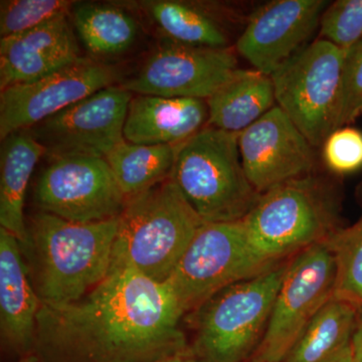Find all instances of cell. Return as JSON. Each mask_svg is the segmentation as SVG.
<instances>
[{"mask_svg":"<svg viewBox=\"0 0 362 362\" xmlns=\"http://www.w3.org/2000/svg\"><path fill=\"white\" fill-rule=\"evenodd\" d=\"M185 311L168 283L111 269L73 303L42 305L35 354L42 362H154L189 354Z\"/></svg>","mask_w":362,"mask_h":362,"instance_id":"1","label":"cell"},{"mask_svg":"<svg viewBox=\"0 0 362 362\" xmlns=\"http://www.w3.org/2000/svg\"><path fill=\"white\" fill-rule=\"evenodd\" d=\"M118 226L119 218L78 223L33 214L21 249L42 305L78 301L108 276Z\"/></svg>","mask_w":362,"mask_h":362,"instance_id":"2","label":"cell"},{"mask_svg":"<svg viewBox=\"0 0 362 362\" xmlns=\"http://www.w3.org/2000/svg\"><path fill=\"white\" fill-rule=\"evenodd\" d=\"M171 178L128 199L119 216L111 269L166 283L204 225Z\"/></svg>","mask_w":362,"mask_h":362,"instance_id":"3","label":"cell"},{"mask_svg":"<svg viewBox=\"0 0 362 362\" xmlns=\"http://www.w3.org/2000/svg\"><path fill=\"white\" fill-rule=\"evenodd\" d=\"M289 261L223 288L185 315L195 361H251L265 335Z\"/></svg>","mask_w":362,"mask_h":362,"instance_id":"4","label":"cell"},{"mask_svg":"<svg viewBox=\"0 0 362 362\" xmlns=\"http://www.w3.org/2000/svg\"><path fill=\"white\" fill-rule=\"evenodd\" d=\"M340 209L333 183L311 173L262 194L243 221L255 249L280 263L329 239L341 228Z\"/></svg>","mask_w":362,"mask_h":362,"instance_id":"5","label":"cell"},{"mask_svg":"<svg viewBox=\"0 0 362 362\" xmlns=\"http://www.w3.org/2000/svg\"><path fill=\"white\" fill-rule=\"evenodd\" d=\"M170 178L204 223L243 221L261 197L243 168L239 134L209 126L178 145Z\"/></svg>","mask_w":362,"mask_h":362,"instance_id":"6","label":"cell"},{"mask_svg":"<svg viewBox=\"0 0 362 362\" xmlns=\"http://www.w3.org/2000/svg\"><path fill=\"white\" fill-rule=\"evenodd\" d=\"M277 264L255 249L244 221L206 223L166 283L187 315L223 288Z\"/></svg>","mask_w":362,"mask_h":362,"instance_id":"7","label":"cell"},{"mask_svg":"<svg viewBox=\"0 0 362 362\" xmlns=\"http://www.w3.org/2000/svg\"><path fill=\"white\" fill-rule=\"evenodd\" d=\"M345 54L318 39L271 76L277 106L315 148L337 128Z\"/></svg>","mask_w":362,"mask_h":362,"instance_id":"8","label":"cell"},{"mask_svg":"<svg viewBox=\"0 0 362 362\" xmlns=\"http://www.w3.org/2000/svg\"><path fill=\"white\" fill-rule=\"evenodd\" d=\"M335 262L327 240L290 259L263 339L249 362H281L334 294Z\"/></svg>","mask_w":362,"mask_h":362,"instance_id":"9","label":"cell"},{"mask_svg":"<svg viewBox=\"0 0 362 362\" xmlns=\"http://www.w3.org/2000/svg\"><path fill=\"white\" fill-rule=\"evenodd\" d=\"M33 199L40 211L78 223L119 218L127 204L106 159L90 156L52 159Z\"/></svg>","mask_w":362,"mask_h":362,"instance_id":"10","label":"cell"},{"mask_svg":"<svg viewBox=\"0 0 362 362\" xmlns=\"http://www.w3.org/2000/svg\"><path fill=\"white\" fill-rule=\"evenodd\" d=\"M133 93L110 86L28 129L51 159L70 156L106 158L124 140Z\"/></svg>","mask_w":362,"mask_h":362,"instance_id":"11","label":"cell"},{"mask_svg":"<svg viewBox=\"0 0 362 362\" xmlns=\"http://www.w3.org/2000/svg\"><path fill=\"white\" fill-rule=\"evenodd\" d=\"M238 70L230 47H194L166 37L122 87L136 95L207 100Z\"/></svg>","mask_w":362,"mask_h":362,"instance_id":"12","label":"cell"},{"mask_svg":"<svg viewBox=\"0 0 362 362\" xmlns=\"http://www.w3.org/2000/svg\"><path fill=\"white\" fill-rule=\"evenodd\" d=\"M117 71L103 62L81 57L75 63L0 94V137L30 129L71 105L110 87Z\"/></svg>","mask_w":362,"mask_h":362,"instance_id":"13","label":"cell"},{"mask_svg":"<svg viewBox=\"0 0 362 362\" xmlns=\"http://www.w3.org/2000/svg\"><path fill=\"white\" fill-rule=\"evenodd\" d=\"M325 0H274L250 16L235 49L254 70L272 76L310 44Z\"/></svg>","mask_w":362,"mask_h":362,"instance_id":"14","label":"cell"},{"mask_svg":"<svg viewBox=\"0 0 362 362\" xmlns=\"http://www.w3.org/2000/svg\"><path fill=\"white\" fill-rule=\"evenodd\" d=\"M239 148L245 173L259 194L315 168V147L279 106L239 133Z\"/></svg>","mask_w":362,"mask_h":362,"instance_id":"15","label":"cell"},{"mask_svg":"<svg viewBox=\"0 0 362 362\" xmlns=\"http://www.w3.org/2000/svg\"><path fill=\"white\" fill-rule=\"evenodd\" d=\"M69 16L0 40V89L32 83L75 63L80 49Z\"/></svg>","mask_w":362,"mask_h":362,"instance_id":"16","label":"cell"},{"mask_svg":"<svg viewBox=\"0 0 362 362\" xmlns=\"http://www.w3.org/2000/svg\"><path fill=\"white\" fill-rule=\"evenodd\" d=\"M42 306L30 280L21 244L0 228V339L2 351L16 358L33 354Z\"/></svg>","mask_w":362,"mask_h":362,"instance_id":"17","label":"cell"},{"mask_svg":"<svg viewBox=\"0 0 362 362\" xmlns=\"http://www.w3.org/2000/svg\"><path fill=\"white\" fill-rule=\"evenodd\" d=\"M207 121L206 100L136 95L128 108L124 139L133 144L177 146L206 127Z\"/></svg>","mask_w":362,"mask_h":362,"instance_id":"18","label":"cell"},{"mask_svg":"<svg viewBox=\"0 0 362 362\" xmlns=\"http://www.w3.org/2000/svg\"><path fill=\"white\" fill-rule=\"evenodd\" d=\"M45 149L28 129L16 131L2 140L0 156V225L18 238L28 240L25 201L28 182Z\"/></svg>","mask_w":362,"mask_h":362,"instance_id":"19","label":"cell"},{"mask_svg":"<svg viewBox=\"0 0 362 362\" xmlns=\"http://www.w3.org/2000/svg\"><path fill=\"white\" fill-rule=\"evenodd\" d=\"M206 101L207 126L238 134L277 106L271 76L254 69H239Z\"/></svg>","mask_w":362,"mask_h":362,"instance_id":"20","label":"cell"},{"mask_svg":"<svg viewBox=\"0 0 362 362\" xmlns=\"http://www.w3.org/2000/svg\"><path fill=\"white\" fill-rule=\"evenodd\" d=\"M359 310L333 296L307 324L281 362L339 361L349 349Z\"/></svg>","mask_w":362,"mask_h":362,"instance_id":"21","label":"cell"},{"mask_svg":"<svg viewBox=\"0 0 362 362\" xmlns=\"http://www.w3.org/2000/svg\"><path fill=\"white\" fill-rule=\"evenodd\" d=\"M73 23L86 49L99 58L127 52L139 33L135 18L112 4H78L73 8Z\"/></svg>","mask_w":362,"mask_h":362,"instance_id":"22","label":"cell"},{"mask_svg":"<svg viewBox=\"0 0 362 362\" xmlns=\"http://www.w3.org/2000/svg\"><path fill=\"white\" fill-rule=\"evenodd\" d=\"M177 146L133 144L124 140L112 150L105 159L127 201L170 178Z\"/></svg>","mask_w":362,"mask_h":362,"instance_id":"23","label":"cell"},{"mask_svg":"<svg viewBox=\"0 0 362 362\" xmlns=\"http://www.w3.org/2000/svg\"><path fill=\"white\" fill-rule=\"evenodd\" d=\"M144 11L168 35V39L194 47L228 49L223 25L195 4L176 0L142 2Z\"/></svg>","mask_w":362,"mask_h":362,"instance_id":"24","label":"cell"},{"mask_svg":"<svg viewBox=\"0 0 362 362\" xmlns=\"http://www.w3.org/2000/svg\"><path fill=\"white\" fill-rule=\"evenodd\" d=\"M327 242L335 262L333 296L362 309V214L354 225L340 228Z\"/></svg>","mask_w":362,"mask_h":362,"instance_id":"25","label":"cell"},{"mask_svg":"<svg viewBox=\"0 0 362 362\" xmlns=\"http://www.w3.org/2000/svg\"><path fill=\"white\" fill-rule=\"evenodd\" d=\"M76 2L68 0H6L0 6V35H20L59 16H69Z\"/></svg>","mask_w":362,"mask_h":362,"instance_id":"26","label":"cell"},{"mask_svg":"<svg viewBox=\"0 0 362 362\" xmlns=\"http://www.w3.org/2000/svg\"><path fill=\"white\" fill-rule=\"evenodd\" d=\"M319 39L347 51L362 40V0H337L328 4L319 26Z\"/></svg>","mask_w":362,"mask_h":362,"instance_id":"27","label":"cell"},{"mask_svg":"<svg viewBox=\"0 0 362 362\" xmlns=\"http://www.w3.org/2000/svg\"><path fill=\"white\" fill-rule=\"evenodd\" d=\"M321 147L324 164L334 175H352L362 169L361 130L351 126L337 128Z\"/></svg>","mask_w":362,"mask_h":362,"instance_id":"28","label":"cell"},{"mask_svg":"<svg viewBox=\"0 0 362 362\" xmlns=\"http://www.w3.org/2000/svg\"><path fill=\"white\" fill-rule=\"evenodd\" d=\"M362 115V40L347 49L343 66L337 128L350 126Z\"/></svg>","mask_w":362,"mask_h":362,"instance_id":"29","label":"cell"},{"mask_svg":"<svg viewBox=\"0 0 362 362\" xmlns=\"http://www.w3.org/2000/svg\"><path fill=\"white\" fill-rule=\"evenodd\" d=\"M352 362H362V309L359 310L358 318L350 343Z\"/></svg>","mask_w":362,"mask_h":362,"instance_id":"30","label":"cell"},{"mask_svg":"<svg viewBox=\"0 0 362 362\" xmlns=\"http://www.w3.org/2000/svg\"><path fill=\"white\" fill-rule=\"evenodd\" d=\"M154 362H197L194 361V357L192 356V354H180V356H170L168 357V358L160 359V361H157Z\"/></svg>","mask_w":362,"mask_h":362,"instance_id":"31","label":"cell"},{"mask_svg":"<svg viewBox=\"0 0 362 362\" xmlns=\"http://www.w3.org/2000/svg\"><path fill=\"white\" fill-rule=\"evenodd\" d=\"M13 362H42L39 357L35 356V354H28V356L21 357V358L16 359Z\"/></svg>","mask_w":362,"mask_h":362,"instance_id":"32","label":"cell"},{"mask_svg":"<svg viewBox=\"0 0 362 362\" xmlns=\"http://www.w3.org/2000/svg\"><path fill=\"white\" fill-rule=\"evenodd\" d=\"M338 362H352L351 351H350V347L349 349L345 352L344 356H343L341 358H340V361Z\"/></svg>","mask_w":362,"mask_h":362,"instance_id":"33","label":"cell"}]
</instances>
